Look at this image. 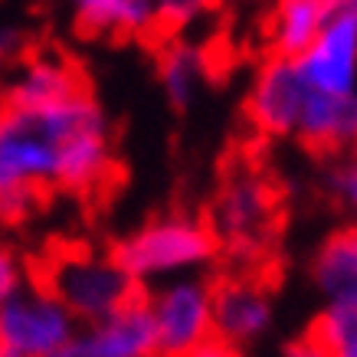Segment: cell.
Returning <instances> with one entry per match:
<instances>
[{
	"label": "cell",
	"mask_w": 357,
	"mask_h": 357,
	"mask_svg": "<svg viewBox=\"0 0 357 357\" xmlns=\"http://www.w3.org/2000/svg\"><path fill=\"white\" fill-rule=\"evenodd\" d=\"M328 354H337L344 347L357 344V298H337L321 312V318L314 321L312 335Z\"/></svg>",
	"instance_id": "cell-17"
},
{
	"label": "cell",
	"mask_w": 357,
	"mask_h": 357,
	"mask_svg": "<svg viewBox=\"0 0 357 357\" xmlns=\"http://www.w3.org/2000/svg\"><path fill=\"white\" fill-rule=\"evenodd\" d=\"M295 135L318 151H335V148L357 141V96L308 92Z\"/></svg>",
	"instance_id": "cell-12"
},
{
	"label": "cell",
	"mask_w": 357,
	"mask_h": 357,
	"mask_svg": "<svg viewBox=\"0 0 357 357\" xmlns=\"http://www.w3.org/2000/svg\"><path fill=\"white\" fill-rule=\"evenodd\" d=\"M272 305L252 282H223L213 289V331L223 341H249L269 328Z\"/></svg>",
	"instance_id": "cell-11"
},
{
	"label": "cell",
	"mask_w": 357,
	"mask_h": 357,
	"mask_svg": "<svg viewBox=\"0 0 357 357\" xmlns=\"http://www.w3.org/2000/svg\"><path fill=\"white\" fill-rule=\"evenodd\" d=\"M331 184H335V194L341 197L351 210H357V158L347 161L344 167H337L335 177H331Z\"/></svg>",
	"instance_id": "cell-20"
},
{
	"label": "cell",
	"mask_w": 357,
	"mask_h": 357,
	"mask_svg": "<svg viewBox=\"0 0 357 357\" xmlns=\"http://www.w3.org/2000/svg\"><path fill=\"white\" fill-rule=\"evenodd\" d=\"M17 50H20V36L13 30H0V66H3V59H10Z\"/></svg>",
	"instance_id": "cell-24"
},
{
	"label": "cell",
	"mask_w": 357,
	"mask_h": 357,
	"mask_svg": "<svg viewBox=\"0 0 357 357\" xmlns=\"http://www.w3.org/2000/svg\"><path fill=\"white\" fill-rule=\"evenodd\" d=\"M314 279L331 302L357 298V229L335 233L321 246L314 259Z\"/></svg>",
	"instance_id": "cell-15"
},
{
	"label": "cell",
	"mask_w": 357,
	"mask_h": 357,
	"mask_svg": "<svg viewBox=\"0 0 357 357\" xmlns=\"http://www.w3.org/2000/svg\"><path fill=\"white\" fill-rule=\"evenodd\" d=\"M295 63L312 92L357 96V10H331L325 30Z\"/></svg>",
	"instance_id": "cell-5"
},
{
	"label": "cell",
	"mask_w": 357,
	"mask_h": 357,
	"mask_svg": "<svg viewBox=\"0 0 357 357\" xmlns=\"http://www.w3.org/2000/svg\"><path fill=\"white\" fill-rule=\"evenodd\" d=\"M217 249L213 229L190 217H161L115 246V259L135 282L161 279L204 266Z\"/></svg>",
	"instance_id": "cell-2"
},
{
	"label": "cell",
	"mask_w": 357,
	"mask_h": 357,
	"mask_svg": "<svg viewBox=\"0 0 357 357\" xmlns=\"http://www.w3.org/2000/svg\"><path fill=\"white\" fill-rule=\"evenodd\" d=\"M312 89L305 86L298 63L289 56H272L249 89V119L266 135H295Z\"/></svg>",
	"instance_id": "cell-7"
},
{
	"label": "cell",
	"mask_w": 357,
	"mask_h": 357,
	"mask_svg": "<svg viewBox=\"0 0 357 357\" xmlns=\"http://www.w3.org/2000/svg\"><path fill=\"white\" fill-rule=\"evenodd\" d=\"M161 335V354L181 357L213 337V289L197 279H177L151 298Z\"/></svg>",
	"instance_id": "cell-6"
},
{
	"label": "cell",
	"mask_w": 357,
	"mask_h": 357,
	"mask_svg": "<svg viewBox=\"0 0 357 357\" xmlns=\"http://www.w3.org/2000/svg\"><path fill=\"white\" fill-rule=\"evenodd\" d=\"M331 10H357V0H331Z\"/></svg>",
	"instance_id": "cell-25"
},
{
	"label": "cell",
	"mask_w": 357,
	"mask_h": 357,
	"mask_svg": "<svg viewBox=\"0 0 357 357\" xmlns=\"http://www.w3.org/2000/svg\"><path fill=\"white\" fill-rule=\"evenodd\" d=\"M86 92L79 69L69 59L56 53H36L23 59L20 73L3 92V109L20 112H43L53 105H63L69 98Z\"/></svg>",
	"instance_id": "cell-8"
},
{
	"label": "cell",
	"mask_w": 357,
	"mask_h": 357,
	"mask_svg": "<svg viewBox=\"0 0 357 357\" xmlns=\"http://www.w3.org/2000/svg\"><path fill=\"white\" fill-rule=\"evenodd\" d=\"M43 285L59 295L76 318L92 325L141 295L138 282L121 269L115 256H96L79 249L59 252L46 262Z\"/></svg>",
	"instance_id": "cell-3"
},
{
	"label": "cell",
	"mask_w": 357,
	"mask_h": 357,
	"mask_svg": "<svg viewBox=\"0 0 357 357\" xmlns=\"http://www.w3.org/2000/svg\"><path fill=\"white\" fill-rule=\"evenodd\" d=\"M181 357H243L239 354V347L233 344V341H223V337H206L204 344H197L194 351H187V354Z\"/></svg>",
	"instance_id": "cell-21"
},
{
	"label": "cell",
	"mask_w": 357,
	"mask_h": 357,
	"mask_svg": "<svg viewBox=\"0 0 357 357\" xmlns=\"http://www.w3.org/2000/svg\"><path fill=\"white\" fill-rule=\"evenodd\" d=\"M285 357H331V354H328V351L318 344L314 337H305V341H298V344L289 347V354H285Z\"/></svg>",
	"instance_id": "cell-23"
},
{
	"label": "cell",
	"mask_w": 357,
	"mask_h": 357,
	"mask_svg": "<svg viewBox=\"0 0 357 357\" xmlns=\"http://www.w3.org/2000/svg\"><path fill=\"white\" fill-rule=\"evenodd\" d=\"M331 357H357V344L354 347H344V351H337V354H331Z\"/></svg>",
	"instance_id": "cell-26"
},
{
	"label": "cell",
	"mask_w": 357,
	"mask_h": 357,
	"mask_svg": "<svg viewBox=\"0 0 357 357\" xmlns=\"http://www.w3.org/2000/svg\"><path fill=\"white\" fill-rule=\"evenodd\" d=\"M158 73H161V89L167 102L174 109H187L190 98H194L197 86L206 73V59L204 53L190 43H174L164 50L161 63H158Z\"/></svg>",
	"instance_id": "cell-16"
},
{
	"label": "cell",
	"mask_w": 357,
	"mask_h": 357,
	"mask_svg": "<svg viewBox=\"0 0 357 357\" xmlns=\"http://www.w3.org/2000/svg\"><path fill=\"white\" fill-rule=\"evenodd\" d=\"M69 7L92 36H141L158 26L154 0H69Z\"/></svg>",
	"instance_id": "cell-14"
},
{
	"label": "cell",
	"mask_w": 357,
	"mask_h": 357,
	"mask_svg": "<svg viewBox=\"0 0 357 357\" xmlns=\"http://www.w3.org/2000/svg\"><path fill=\"white\" fill-rule=\"evenodd\" d=\"M331 17V0H279L269 20V40L275 56H298L318 40Z\"/></svg>",
	"instance_id": "cell-13"
},
{
	"label": "cell",
	"mask_w": 357,
	"mask_h": 357,
	"mask_svg": "<svg viewBox=\"0 0 357 357\" xmlns=\"http://www.w3.org/2000/svg\"><path fill=\"white\" fill-rule=\"evenodd\" d=\"M26 285L23 282V269H20V262L13 259V252L10 249H3L0 246V305L7 302L10 295H17Z\"/></svg>",
	"instance_id": "cell-19"
},
{
	"label": "cell",
	"mask_w": 357,
	"mask_h": 357,
	"mask_svg": "<svg viewBox=\"0 0 357 357\" xmlns=\"http://www.w3.org/2000/svg\"><path fill=\"white\" fill-rule=\"evenodd\" d=\"M213 7V0H154V13H158V26L164 30H181L197 17H204Z\"/></svg>",
	"instance_id": "cell-18"
},
{
	"label": "cell",
	"mask_w": 357,
	"mask_h": 357,
	"mask_svg": "<svg viewBox=\"0 0 357 357\" xmlns=\"http://www.w3.org/2000/svg\"><path fill=\"white\" fill-rule=\"evenodd\" d=\"M46 357H98V351L89 335H76L73 341H66L63 347H56L53 354H46Z\"/></svg>",
	"instance_id": "cell-22"
},
{
	"label": "cell",
	"mask_w": 357,
	"mask_h": 357,
	"mask_svg": "<svg viewBox=\"0 0 357 357\" xmlns=\"http://www.w3.org/2000/svg\"><path fill=\"white\" fill-rule=\"evenodd\" d=\"M76 337V314L56 292L40 285H23L0 305V347L17 357H46Z\"/></svg>",
	"instance_id": "cell-4"
},
{
	"label": "cell",
	"mask_w": 357,
	"mask_h": 357,
	"mask_svg": "<svg viewBox=\"0 0 357 357\" xmlns=\"http://www.w3.org/2000/svg\"><path fill=\"white\" fill-rule=\"evenodd\" d=\"M98 357H161V335L151 312V298L135 295L119 312L102 318L89 331Z\"/></svg>",
	"instance_id": "cell-9"
},
{
	"label": "cell",
	"mask_w": 357,
	"mask_h": 357,
	"mask_svg": "<svg viewBox=\"0 0 357 357\" xmlns=\"http://www.w3.org/2000/svg\"><path fill=\"white\" fill-rule=\"evenodd\" d=\"M272 213V197L259 177H233L217 206H213V223L217 233H223L233 243H256Z\"/></svg>",
	"instance_id": "cell-10"
},
{
	"label": "cell",
	"mask_w": 357,
	"mask_h": 357,
	"mask_svg": "<svg viewBox=\"0 0 357 357\" xmlns=\"http://www.w3.org/2000/svg\"><path fill=\"white\" fill-rule=\"evenodd\" d=\"M96 121L105 115L89 92L43 112L0 109V197L59 184L63 144Z\"/></svg>",
	"instance_id": "cell-1"
}]
</instances>
